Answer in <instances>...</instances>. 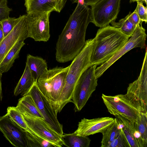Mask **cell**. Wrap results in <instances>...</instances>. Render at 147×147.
<instances>
[{"label":"cell","mask_w":147,"mask_h":147,"mask_svg":"<svg viewBox=\"0 0 147 147\" xmlns=\"http://www.w3.org/2000/svg\"><path fill=\"white\" fill-rule=\"evenodd\" d=\"M138 130L146 147H147V113H141L136 122Z\"/></svg>","instance_id":"4316f807"},{"label":"cell","mask_w":147,"mask_h":147,"mask_svg":"<svg viewBox=\"0 0 147 147\" xmlns=\"http://www.w3.org/2000/svg\"><path fill=\"white\" fill-rule=\"evenodd\" d=\"M25 130L28 140V147H57L35 134L28 128Z\"/></svg>","instance_id":"d4e9b609"},{"label":"cell","mask_w":147,"mask_h":147,"mask_svg":"<svg viewBox=\"0 0 147 147\" xmlns=\"http://www.w3.org/2000/svg\"><path fill=\"white\" fill-rule=\"evenodd\" d=\"M1 0H0V1H1Z\"/></svg>","instance_id":"f35d334b"},{"label":"cell","mask_w":147,"mask_h":147,"mask_svg":"<svg viewBox=\"0 0 147 147\" xmlns=\"http://www.w3.org/2000/svg\"><path fill=\"white\" fill-rule=\"evenodd\" d=\"M97 65H93L86 70L76 85L71 100L75 112L81 110L96 90L98 84L95 70Z\"/></svg>","instance_id":"5b68a950"},{"label":"cell","mask_w":147,"mask_h":147,"mask_svg":"<svg viewBox=\"0 0 147 147\" xmlns=\"http://www.w3.org/2000/svg\"><path fill=\"white\" fill-rule=\"evenodd\" d=\"M2 76V73L0 71V102L2 100V93L1 78Z\"/></svg>","instance_id":"e575fe53"},{"label":"cell","mask_w":147,"mask_h":147,"mask_svg":"<svg viewBox=\"0 0 147 147\" xmlns=\"http://www.w3.org/2000/svg\"><path fill=\"white\" fill-rule=\"evenodd\" d=\"M62 138L65 146L68 147H89L91 141L88 136L75 135L72 133L63 134Z\"/></svg>","instance_id":"7402d4cb"},{"label":"cell","mask_w":147,"mask_h":147,"mask_svg":"<svg viewBox=\"0 0 147 147\" xmlns=\"http://www.w3.org/2000/svg\"><path fill=\"white\" fill-rule=\"evenodd\" d=\"M0 131L13 146L28 147L26 130L15 123L7 114L0 117Z\"/></svg>","instance_id":"5bb4252c"},{"label":"cell","mask_w":147,"mask_h":147,"mask_svg":"<svg viewBox=\"0 0 147 147\" xmlns=\"http://www.w3.org/2000/svg\"><path fill=\"white\" fill-rule=\"evenodd\" d=\"M12 9L7 5V0H1L0 1V21L9 17V13Z\"/></svg>","instance_id":"4dcf8cb0"},{"label":"cell","mask_w":147,"mask_h":147,"mask_svg":"<svg viewBox=\"0 0 147 147\" xmlns=\"http://www.w3.org/2000/svg\"><path fill=\"white\" fill-rule=\"evenodd\" d=\"M18 22L12 31L0 42V64L9 50L18 42L28 37L26 14L20 15Z\"/></svg>","instance_id":"4fadbf2b"},{"label":"cell","mask_w":147,"mask_h":147,"mask_svg":"<svg viewBox=\"0 0 147 147\" xmlns=\"http://www.w3.org/2000/svg\"><path fill=\"white\" fill-rule=\"evenodd\" d=\"M23 115L28 128L35 134L57 147L65 146L62 136L52 129L45 120Z\"/></svg>","instance_id":"7c38bea8"},{"label":"cell","mask_w":147,"mask_h":147,"mask_svg":"<svg viewBox=\"0 0 147 147\" xmlns=\"http://www.w3.org/2000/svg\"></svg>","instance_id":"60d3db41"},{"label":"cell","mask_w":147,"mask_h":147,"mask_svg":"<svg viewBox=\"0 0 147 147\" xmlns=\"http://www.w3.org/2000/svg\"><path fill=\"white\" fill-rule=\"evenodd\" d=\"M24 5L27 13L56 11V0H26Z\"/></svg>","instance_id":"ac0fdd59"},{"label":"cell","mask_w":147,"mask_h":147,"mask_svg":"<svg viewBox=\"0 0 147 147\" xmlns=\"http://www.w3.org/2000/svg\"><path fill=\"white\" fill-rule=\"evenodd\" d=\"M143 3H145L146 4H147V0H143Z\"/></svg>","instance_id":"74e56055"},{"label":"cell","mask_w":147,"mask_h":147,"mask_svg":"<svg viewBox=\"0 0 147 147\" xmlns=\"http://www.w3.org/2000/svg\"><path fill=\"white\" fill-rule=\"evenodd\" d=\"M126 94L141 113H147V50L138 78L129 84Z\"/></svg>","instance_id":"52a82bcc"},{"label":"cell","mask_w":147,"mask_h":147,"mask_svg":"<svg viewBox=\"0 0 147 147\" xmlns=\"http://www.w3.org/2000/svg\"><path fill=\"white\" fill-rule=\"evenodd\" d=\"M25 45L24 40L18 42L8 52L0 64L1 72L5 73L10 69L15 60L19 57L21 49Z\"/></svg>","instance_id":"ffe728a7"},{"label":"cell","mask_w":147,"mask_h":147,"mask_svg":"<svg viewBox=\"0 0 147 147\" xmlns=\"http://www.w3.org/2000/svg\"><path fill=\"white\" fill-rule=\"evenodd\" d=\"M121 0H100L91 6L90 22L100 28L109 25L117 19Z\"/></svg>","instance_id":"ba28073f"},{"label":"cell","mask_w":147,"mask_h":147,"mask_svg":"<svg viewBox=\"0 0 147 147\" xmlns=\"http://www.w3.org/2000/svg\"><path fill=\"white\" fill-rule=\"evenodd\" d=\"M35 80L28 65L26 64L23 74L15 89L14 95L17 96L21 94L24 96L28 91Z\"/></svg>","instance_id":"44dd1931"},{"label":"cell","mask_w":147,"mask_h":147,"mask_svg":"<svg viewBox=\"0 0 147 147\" xmlns=\"http://www.w3.org/2000/svg\"><path fill=\"white\" fill-rule=\"evenodd\" d=\"M69 65L47 69L38 78V88L52 108L60 97L64 86Z\"/></svg>","instance_id":"277c9868"},{"label":"cell","mask_w":147,"mask_h":147,"mask_svg":"<svg viewBox=\"0 0 147 147\" xmlns=\"http://www.w3.org/2000/svg\"><path fill=\"white\" fill-rule=\"evenodd\" d=\"M56 11L60 12L64 7L66 0H56Z\"/></svg>","instance_id":"836d02e7"},{"label":"cell","mask_w":147,"mask_h":147,"mask_svg":"<svg viewBox=\"0 0 147 147\" xmlns=\"http://www.w3.org/2000/svg\"><path fill=\"white\" fill-rule=\"evenodd\" d=\"M26 64L28 65L34 80L39 77L48 69L47 63L43 58L28 54Z\"/></svg>","instance_id":"d6986e66"},{"label":"cell","mask_w":147,"mask_h":147,"mask_svg":"<svg viewBox=\"0 0 147 147\" xmlns=\"http://www.w3.org/2000/svg\"><path fill=\"white\" fill-rule=\"evenodd\" d=\"M37 80L34 81L25 95L29 94L32 97L45 121L55 131L62 136L63 134V126L59 121L57 115L49 102L40 90Z\"/></svg>","instance_id":"9c48e42d"},{"label":"cell","mask_w":147,"mask_h":147,"mask_svg":"<svg viewBox=\"0 0 147 147\" xmlns=\"http://www.w3.org/2000/svg\"><path fill=\"white\" fill-rule=\"evenodd\" d=\"M51 12L27 13L28 37L36 41L46 42L50 37L49 18Z\"/></svg>","instance_id":"8fae6325"},{"label":"cell","mask_w":147,"mask_h":147,"mask_svg":"<svg viewBox=\"0 0 147 147\" xmlns=\"http://www.w3.org/2000/svg\"><path fill=\"white\" fill-rule=\"evenodd\" d=\"M136 1L137 2H142L143 3V0H130V3H131L132 2H134Z\"/></svg>","instance_id":"8d00e7d4"},{"label":"cell","mask_w":147,"mask_h":147,"mask_svg":"<svg viewBox=\"0 0 147 147\" xmlns=\"http://www.w3.org/2000/svg\"><path fill=\"white\" fill-rule=\"evenodd\" d=\"M106 147H130L122 129L118 136Z\"/></svg>","instance_id":"f1b7e54d"},{"label":"cell","mask_w":147,"mask_h":147,"mask_svg":"<svg viewBox=\"0 0 147 147\" xmlns=\"http://www.w3.org/2000/svg\"><path fill=\"white\" fill-rule=\"evenodd\" d=\"M121 129V124L115 118L114 123L102 133V137L101 147H106L108 144L118 136Z\"/></svg>","instance_id":"603a6c76"},{"label":"cell","mask_w":147,"mask_h":147,"mask_svg":"<svg viewBox=\"0 0 147 147\" xmlns=\"http://www.w3.org/2000/svg\"><path fill=\"white\" fill-rule=\"evenodd\" d=\"M19 20V17L17 18L9 17L0 21L2 27L4 38L12 31Z\"/></svg>","instance_id":"83f0119b"},{"label":"cell","mask_w":147,"mask_h":147,"mask_svg":"<svg viewBox=\"0 0 147 147\" xmlns=\"http://www.w3.org/2000/svg\"><path fill=\"white\" fill-rule=\"evenodd\" d=\"M94 44V38L86 40L83 48L69 65L60 97L53 106L57 113H60L67 103L71 102L73 92L78 80L84 71L92 66L90 60Z\"/></svg>","instance_id":"7a4b0ae2"},{"label":"cell","mask_w":147,"mask_h":147,"mask_svg":"<svg viewBox=\"0 0 147 147\" xmlns=\"http://www.w3.org/2000/svg\"><path fill=\"white\" fill-rule=\"evenodd\" d=\"M130 147H146L138 131L136 122L130 121L119 115H115Z\"/></svg>","instance_id":"2e32d148"},{"label":"cell","mask_w":147,"mask_h":147,"mask_svg":"<svg viewBox=\"0 0 147 147\" xmlns=\"http://www.w3.org/2000/svg\"><path fill=\"white\" fill-rule=\"evenodd\" d=\"M7 114L15 123L24 129L28 128L22 114L15 107H9L7 109Z\"/></svg>","instance_id":"484cf974"},{"label":"cell","mask_w":147,"mask_h":147,"mask_svg":"<svg viewBox=\"0 0 147 147\" xmlns=\"http://www.w3.org/2000/svg\"><path fill=\"white\" fill-rule=\"evenodd\" d=\"M146 36V30L142 26V24L138 25L133 34L126 43L108 60L96 68L95 73L96 78L101 76L110 67L130 50L136 47L144 49Z\"/></svg>","instance_id":"30bf717a"},{"label":"cell","mask_w":147,"mask_h":147,"mask_svg":"<svg viewBox=\"0 0 147 147\" xmlns=\"http://www.w3.org/2000/svg\"><path fill=\"white\" fill-rule=\"evenodd\" d=\"M67 0H66L67 1ZM72 3H77L79 1L86 6H90L94 5L100 0H70Z\"/></svg>","instance_id":"d6a6232c"},{"label":"cell","mask_w":147,"mask_h":147,"mask_svg":"<svg viewBox=\"0 0 147 147\" xmlns=\"http://www.w3.org/2000/svg\"><path fill=\"white\" fill-rule=\"evenodd\" d=\"M90 9L79 1L61 33L55 47L58 62L72 61L84 47L87 26L90 22Z\"/></svg>","instance_id":"6da1fadb"},{"label":"cell","mask_w":147,"mask_h":147,"mask_svg":"<svg viewBox=\"0 0 147 147\" xmlns=\"http://www.w3.org/2000/svg\"><path fill=\"white\" fill-rule=\"evenodd\" d=\"M137 6L135 9L141 22H147V9L146 7L144 6L143 3L137 2Z\"/></svg>","instance_id":"f546056e"},{"label":"cell","mask_w":147,"mask_h":147,"mask_svg":"<svg viewBox=\"0 0 147 147\" xmlns=\"http://www.w3.org/2000/svg\"><path fill=\"white\" fill-rule=\"evenodd\" d=\"M114 121V119L109 117L91 119L84 118L79 122L77 129L72 134L75 135L88 136L98 133H102Z\"/></svg>","instance_id":"9a60e30c"},{"label":"cell","mask_w":147,"mask_h":147,"mask_svg":"<svg viewBox=\"0 0 147 147\" xmlns=\"http://www.w3.org/2000/svg\"><path fill=\"white\" fill-rule=\"evenodd\" d=\"M26 0H25V1Z\"/></svg>","instance_id":"ab89813d"},{"label":"cell","mask_w":147,"mask_h":147,"mask_svg":"<svg viewBox=\"0 0 147 147\" xmlns=\"http://www.w3.org/2000/svg\"><path fill=\"white\" fill-rule=\"evenodd\" d=\"M102 98L108 112L115 116L119 115L132 121H138L141 112L130 101L126 94L107 96L102 94Z\"/></svg>","instance_id":"8992f818"},{"label":"cell","mask_w":147,"mask_h":147,"mask_svg":"<svg viewBox=\"0 0 147 147\" xmlns=\"http://www.w3.org/2000/svg\"><path fill=\"white\" fill-rule=\"evenodd\" d=\"M4 38V34L1 23L0 22V42Z\"/></svg>","instance_id":"d590c367"},{"label":"cell","mask_w":147,"mask_h":147,"mask_svg":"<svg viewBox=\"0 0 147 147\" xmlns=\"http://www.w3.org/2000/svg\"><path fill=\"white\" fill-rule=\"evenodd\" d=\"M110 23L112 26L119 29L122 33L129 38L132 35L137 26L129 19L128 15L118 22L113 20Z\"/></svg>","instance_id":"cb8c5ba5"},{"label":"cell","mask_w":147,"mask_h":147,"mask_svg":"<svg viewBox=\"0 0 147 147\" xmlns=\"http://www.w3.org/2000/svg\"><path fill=\"white\" fill-rule=\"evenodd\" d=\"M15 107L23 115L45 120L32 98L29 94H26L20 98Z\"/></svg>","instance_id":"e0dca14e"},{"label":"cell","mask_w":147,"mask_h":147,"mask_svg":"<svg viewBox=\"0 0 147 147\" xmlns=\"http://www.w3.org/2000/svg\"><path fill=\"white\" fill-rule=\"evenodd\" d=\"M117 28L110 25L100 28L94 39L91 65L102 64L120 49L129 40Z\"/></svg>","instance_id":"3957f363"},{"label":"cell","mask_w":147,"mask_h":147,"mask_svg":"<svg viewBox=\"0 0 147 147\" xmlns=\"http://www.w3.org/2000/svg\"><path fill=\"white\" fill-rule=\"evenodd\" d=\"M127 15L129 19L134 24L138 25L142 24V23L135 10L132 13L130 12Z\"/></svg>","instance_id":"1f68e13d"}]
</instances>
